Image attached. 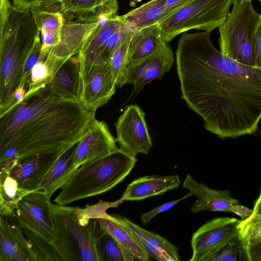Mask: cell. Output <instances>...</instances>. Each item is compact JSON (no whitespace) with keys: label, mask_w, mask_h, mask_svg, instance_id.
Masks as SVG:
<instances>
[{"label":"cell","mask_w":261,"mask_h":261,"mask_svg":"<svg viewBox=\"0 0 261 261\" xmlns=\"http://www.w3.org/2000/svg\"><path fill=\"white\" fill-rule=\"evenodd\" d=\"M181 98L205 128L221 138L254 134L261 118V69L213 45L210 32L184 33L175 52Z\"/></svg>","instance_id":"cell-1"},{"label":"cell","mask_w":261,"mask_h":261,"mask_svg":"<svg viewBox=\"0 0 261 261\" xmlns=\"http://www.w3.org/2000/svg\"><path fill=\"white\" fill-rule=\"evenodd\" d=\"M95 113L46 86L26 93L0 115V162L34 154L63 152L84 136Z\"/></svg>","instance_id":"cell-2"},{"label":"cell","mask_w":261,"mask_h":261,"mask_svg":"<svg viewBox=\"0 0 261 261\" xmlns=\"http://www.w3.org/2000/svg\"><path fill=\"white\" fill-rule=\"evenodd\" d=\"M40 31L30 9L0 0V115L14 103L25 63Z\"/></svg>","instance_id":"cell-3"},{"label":"cell","mask_w":261,"mask_h":261,"mask_svg":"<svg viewBox=\"0 0 261 261\" xmlns=\"http://www.w3.org/2000/svg\"><path fill=\"white\" fill-rule=\"evenodd\" d=\"M137 159L119 148L99 159L85 163L61 188L54 202L67 205L77 200L104 193L124 179Z\"/></svg>","instance_id":"cell-4"},{"label":"cell","mask_w":261,"mask_h":261,"mask_svg":"<svg viewBox=\"0 0 261 261\" xmlns=\"http://www.w3.org/2000/svg\"><path fill=\"white\" fill-rule=\"evenodd\" d=\"M55 235L51 245L62 261H99L96 219L85 216L79 207L54 204Z\"/></svg>","instance_id":"cell-5"},{"label":"cell","mask_w":261,"mask_h":261,"mask_svg":"<svg viewBox=\"0 0 261 261\" xmlns=\"http://www.w3.org/2000/svg\"><path fill=\"white\" fill-rule=\"evenodd\" d=\"M252 0H239L226 20L219 27V44L225 56L246 66L254 67L255 34L261 15L254 9Z\"/></svg>","instance_id":"cell-6"},{"label":"cell","mask_w":261,"mask_h":261,"mask_svg":"<svg viewBox=\"0 0 261 261\" xmlns=\"http://www.w3.org/2000/svg\"><path fill=\"white\" fill-rule=\"evenodd\" d=\"M239 0H194L162 20L164 41L192 30L211 32L226 20L230 7Z\"/></svg>","instance_id":"cell-7"},{"label":"cell","mask_w":261,"mask_h":261,"mask_svg":"<svg viewBox=\"0 0 261 261\" xmlns=\"http://www.w3.org/2000/svg\"><path fill=\"white\" fill-rule=\"evenodd\" d=\"M79 101L88 111L95 113L114 94L116 85L108 63L96 64L79 58Z\"/></svg>","instance_id":"cell-8"},{"label":"cell","mask_w":261,"mask_h":261,"mask_svg":"<svg viewBox=\"0 0 261 261\" xmlns=\"http://www.w3.org/2000/svg\"><path fill=\"white\" fill-rule=\"evenodd\" d=\"M50 198L41 191L31 192L19 201L14 215L22 229L29 230L51 243L55 227Z\"/></svg>","instance_id":"cell-9"},{"label":"cell","mask_w":261,"mask_h":261,"mask_svg":"<svg viewBox=\"0 0 261 261\" xmlns=\"http://www.w3.org/2000/svg\"><path fill=\"white\" fill-rule=\"evenodd\" d=\"M120 149L136 156L139 153L148 154L152 146L145 119V113L137 105L126 106L115 123Z\"/></svg>","instance_id":"cell-10"},{"label":"cell","mask_w":261,"mask_h":261,"mask_svg":"<svg viewBox=\"0 0 261 261\" xmlns=\"http://www.w3.org/2000/svg\"><path fill=\"white\" fill-rule=\"evenodd\" d=\"M241 220L221 217L206 222L192 236V255L190 261H205L206 258L228 240L239 234Z\"/></svg>","instance_id":"cell-11"},{"label":"cell","mask_w":261,"mask_h":261,"mask_svg":"<svg viewBox=\"0 0 261 261\" xmlns=\"http://www.w3.org/2000/svg\"><path fill=\"white\" fill-rule=\"evenodd\" d=\"M30 10L41 33L39 58H42L60 43L68 18L62 10L60 0H38Z\"/></svg>","instance_id":"cell-12"},{"label":"cell","mask_w":261,"mask_h":261,"mask_svg":"<svg viewBox=\"0 0 261 261\" xmlns=\"http://www.w3.org/2000/svg\"><path fill=\"white\" fill-rule=\"evenodd\" d=\"M116 142L107 124L94 119L78 143L73 158L74 168L77 169L85 163L99 159L118 150Z\"/></svg>","instance_id":"cell-13"},{"label":"cell","mask_w":261,"mask_h":261,"mask_svg":"<svg viewBox=\"0 0 261 261\" xmlns=\"http://www.w3.org/2000/svg\"><path fill=\"white\" fill-rule=\"evenodd\" d=\"M174 62V54L169 42L164 41L155 54L126 68L124 84H132L134 92L138 93L154 79H161L165 73L169 71Z\"/></svg>","instance_id":"cell-14"},{"label":"cell","mask_w":261,"mask_h":261,"mask_svg":"<svg viewBox=\"0 0 261 261\" xmlns=\"http://www.w3.org/2000/svg\"><path fill=\"white\" fill-rule=\"evenodd\" d=\"M63 152L34 154L21 157L16 161L10 175L17 181L20 188L31 192L39 191L45 175Z\"/></svg>","instance_id":"cell-15"},{"label":"cell","mask_w":261,"mask_h":261,"mask_svg":"<svg viewBox=\"0 0 261 261\" xmlns=\"http://www.w3.org/2000/svg\"><path fill=\"white\" fill-rule=\"evenodd\" d=\"M14 216H0V261H34Z\"/></svg>","instance_id":"cell-16"},{"label":"cell","mask_w":261,"mask_h":261,"mask_svg":"<svg viewBox=\"0 0 261 261\" xmlns=\"http://www.w3.org/2000/svg\"><path fill=\"white\" fill-rule=\"evenodd\" d=\"M63 12L71 20L94 23L118 15L117 0H60Z\"/></svg>","instance_id":"cell-17"},{"label":"cell","mask_w":261,"mask_h":261,"mask_svg":"<svg viewBox=\"0 0 261 261\" xmlns=\"http://www.w3.org/2000/svg\"><path fill=\"white\" fill-rule=\"evenodd\" d=\"M183 187L192 191L197 197L190 208L194 214L205 210L230 212L232 204L239 203L237 199L231 197L229 191L211 188L198 181L190 174H187Z\"/></svg>","instance_id":"cell-18"},{"label":"cell","mask_w":261,"mask_h":261,"mask_svg":"<svg viewBox=\"0 0 261 261\" xmlns=\"http://www.w3.org/2000/svg\"><path fill=\"white\" fill-rule=\"evenodd\" d=\"M180 184L178 175H152L141 177L127 186L121 197L124 200L139 201L177 189Z\"/></svg>","instance_id":"cell-19"},{"label":"cell","mask_w":261,"mask_h":261,"mask_svg":"<svg viewBox=\"0 0 261 261\" xmlns=\"http://www.w3.org/2000/svg\"><path fill=\"white\" fill-rule=\"evenodd\" d=\"M164 41L159 23L134 31L128 52L126 68L155 54Z\"/></svg>","instance_id":"cell-20"},{"label":"cell","mask_w":261,"mask_h":261,"mask_svg":"<svg viewBox=\"0 0 261 261\" xmlns=\"http://www.w3.org/2000/svg\"><path fill=\"white\" fill-rule=\"evenodd\" d=\"M79 62L77 54L63 63L46 87L57 96L79 100Z\"/></svg>","instance_id":"cell-21"},{"label":"cell","mask_w":261,"mask_h":261,"mask_svg":"<svg viewBox=\"0 0 261 261\" xmlns=\"http://www.w3.org/2000/svg\"><path fill=\"white\" fill-rule=\"evenodd\" d=\"M78 143L65 150L45 175L39 190L43 192L50 198L56 191L66 183L76 171L73 163Z\"/></svg>","instance_id":"cell-22"},{"label":"cell","mask_w":261,"mask_h":261,"mask_svg":"<svg viewBox=\"0 0 261 261\" xmlns=\"http://www.w3.org/2000/svg\"><path fill=\"white\" fill-rule=\"evenodd\" d=\"M166 0H151L120 16L124 27L135 31L159 23L165 17Z\"/></svg>","instance_id":"cell-23"},{"label":"cell","mask_w":261,"mask_h":261,"mask_svg":"<svg viewBox=\"0 0 261 261\" xmlns=\"http://www.w3.org/2000/svg\"><path fill=\"white\" fill-rule=\"evenodd\" d=\"M97 219L99 224L136 260L148 261L150 259L136 236L126 227L115 220L111 215L105 213Z\"/></svg>","instance_id":"cell-24"},{"label":"cell","mask_w":261,"mask_h":261,"mask_svg":"<svg viewBox=\"0 0 261 261\" xmlns=\"http://www.w3.org/2000/svg\"><path fill=\"white\" fill-rule=\"evenodd\" d=\"M11 170L0 168V216L15 214L18 203L31 192L20 188L10 175Z\"/></svg>","instance_id":"cell-25"},{"label":"cell","mask_w":261,"mask_h":261,"mask_svg":"<svg viewBox=\"0 0 261 261\" xmlns=\"http://www.w3.org/2000/svg\"><path fill=\"white\" fill-rule=\"evenodd\" d=\"M123 26L124 25L119 15L100 20L97 27L83 44L77 54L78 57L84 59L91 57L113 34Z\"/></svg>","instance_id":"cell-26"},{"label":"cell","mask_w":261,"mask_h":261,"mask_svg":"<svg viewBox=\"0 0 261 261\" xmlns=\"http://www.w3.org/2000/svg\"><path fill=\"white\" fill-rule=\"evenodd\" d=\"M96 250L99 261H134L135 257L125 250L96 219Z\"/></svg>","instance_id":"cell-27"},{"label":"cell","mask_w":261,"mask_h":261,"mask_svg":"<svg viewBox=\"0 0 261 261\" xmlns=\"http://www.w3.org/2000/svg\"><path fill=\"white\" fill-rule=\"evenodd\" d=\"M66 60L49 54L42 58H39L31 70L27 93L46 87Z\"/></svg>","instance_id":"cell-28"},{"label":"cell","mask_w":261,"mask_h":261,"mask_svg":"<svg viewBox=\"0 0 261 261\" xmlns=\"http://www.w3.org/2000/svg\"><path fill=\"white\" fill-rule=\"evenodd\" d=\"M112 217L131 231L136 236L145 240L169 256L172 261L179 260L178 248L165 238L154 232L147 230L128 218L119 215H111Z\"/></svg>","instance_id":"cell-29"},{"label":"cell","mask_w":261,"mask_h":261,"mask_svg":"<svg viewBox=\"0 0 261 261\" xmlns=\"http://www.w3.org/2000/svg\"><path fill=\"white\" fill-rule=\"evenodd\" d=\"M249 261L246 248L239 235L220 246L205 261Z\"/></svg>","instance_id":"cell-30"},{"label":"cell","mask_w":261,"mask_h":261,"mask_svg":"<svg viewBox=\"0 0 261 261\" xmlns=\"http://www.w3.org/2000/svg\"><path fill=\"white\" fill-rule=\"evenodd\" d=\"M23 229L34 261L62 260L51 243L29 230Z\"/></svg>","instance_id":"cell-31"},{"label":"cell","mask_w":261,"mask_h":261,"mask_svg":"<svg viewBox=\"0 0 261 261\" xmlns=\"http://www.w3.org/2000/svg\"><path fill=\"white\" fill-rule=\"evenodd\" d=\"M133 33L114 51L108 61L116 86L119 87L125 85L128 52Z\"/></svg>","instance_id":"cell-32"},{"label":"cell","mask_w":261,"mask_h":261,"mask_svg":"<svg viewBox=\"0 0 261 261\" xmlns=\"http://www.w3.org/2000/svg\"><path fill=\"white\" fill-rule=\"evenodd\" d=\"M239 235L245 246L254 245L261 241V214L252 215L241 221Z\"/></svg>","instance_id":"cell-33"},{"label":"cell","mask_w":261,"mask_h":261,"mask_svg":"<svg viewBox=\"0 0 261 261\" xmlns=\"http://www.w3.org/2000/svg\"><path fill=\"white\" fill-rule=\"evenodd\" d=\"M41 49L42 41L39 34L38 35L36 39L33 48L25 62L23 77L21 85L20 86L24 88L27 90V91L31 70L35 64L38 62L41 54Z\"/></svg>","instance_id":"cell-34"},{"label":"cell","mask_w":261,"mask_h":261,"mask_svg":"<svg viewBox=\"0 0 261 261\" xmlns=\"http://www.w3.org/2000/svg\"><path fill=\"white\" fill-rule=\"evenodd\" d=\"M125 201L123 198L114 202H106L99 200V202L92 205H87L85 208H80L81 213L86 217L90 219H97L106 213V211L111 207H117Z\"/></svg>","instance_id":"cell-35"},{"label":"cell","mask_w":261,"mask_h":261,"mask_svg":"<svg viewBox=\"0 0 261 261\" xmlns=\"http://www.w3.org/2000/svg\"><path fill=\"white\" fill-rule=\"evenodd\" d=\"M192 196H194V194L192 191H189L186 195L179 199L165 203L153 208L148 212L143 214L141 216V220L142 222L144 224H147L159 214L167 211L181 201L185 200Z\"/></svg>","instance_id":"cell-36"},{"label":"cell","mask_w":261,"mask_h":261,"mask_svg":"<svg viewBox=\"0 0 261 261\" xmlns=\"http://www.w3.org/2000/svg\"><path fill=\"white\" fill-rule=\"evenodd\" d=\"M253 56L254 67L261 69V18L255 34Z\"/></svg>","instance_id":"cell-37"},{"label":"cell","mask_w":261,"mask_h":261,"mask_svg":"<svg viewBox=\"0 0 261 261\" xmlns=\"http://www.w3.org/2000/svg\"><path fill=\"white\" fill-rule=\"evenodd\" d=\"M193 1L194 0H166L165 17L163 19Z\"/></svg>","instance_id":"cell-38"},{"label":"cell","mask_w":261,"mask_h":261,"mask_svg":"<svg viewBox=\"0 0 261 261\" xmlns=\"http://www.w3.org/2000/svg\"><path fill=\"white\" fill-rule=\"evenodd\" d=\"M230 212L233 213L241 218V220H244L251 216L253 210H251L246 206L238 204H232L230 208Z\"/></svg>","instance_id":"cell-39"},{"label":"cell","mask_w":261,"mask_h":261,"mask_svg":"<svg viewBox=\"0 0 261 261\" xmlns=\"http://www.w3.org/2000/svg\"><path fill=\"white\" fill-rule=\"evenodd\" d=\"M249 261H261V241L246 248Z\"/></svg>","instance_id":"cell-40"},{"label":"cell","mask_w":261,"mask_h":261,"mask_svg":"<svg viewBox=\"0 0 261 261\" xmlns=\"http://www.w3.org/2000/svg\"><path fill=\"white\" fill-rule=\"evenodd\" d=\"M38 0H12L13 6L18 10L31 9V7Z\"/></svg>","instance_id":"cell-41"},{"label":"cell","mask_w":261,"mask_h":261,"mask_svg":"<svg viewBox=\"0 0 261 261\" xmlns=\"http://www.w3.org/2000/svg\"><path fill=\"white\" fill-rule=\"evenodd\" d=\"M261 214V190L258 198L256 200L252 215Z\"/></svg>","instance_id":"cell-42"},{"label":"cell","mask_w":261,"mask_h":261,"mask_svg":"<svg viewBox=\"0 0 261 261\" xmlns=\"http://www.w3.org/2000/svg\"><path fill=\"white\" fill-rule=\"evenodd\" d=\"M259 2H260V3H261V0H259Z\"/></svg>","instance_id":"cell-43"}]
</instances>
